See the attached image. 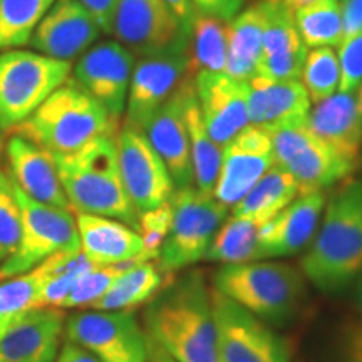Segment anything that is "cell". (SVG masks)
<instances>
[{"instance_id":"cell-5","label":"cell","mask_w":362,"mask_h":362,"mask_svg":"<svg viewBox=\"0 0 362 362\" xmlns=\"http://www.w3.org/2000/svg\"><path fill=\"white\" fill-rule=\"evenodd\" d=\"M211 288L272 327L291 322L307 296L305 277L300 269L282 262L257 260L221 265L214 274Z\"/></svg>"},{"instance_id":"cell-39","label":"cell","mask_w":362,"mask_h":362,"mask_svg":"<svg viewBox=\"0 0 362 362\" xmlns=\"http://www.w3.org/2000/svg\"><path fill=\"white\" fill-rule=\"evenodd\" d=\"M133 264L136 262L119 265H99L96 269L86 272L83 277H79L78 282L74 284L64 304H62V309H83V307L89 309L94 302H98L104 293L110 291L112 284Z\"/></svg>"},{"instance_id":"cell-42","label":"cell","mask_w":362,"mask_h":362,"mask_svg":"<svg viewBox=\"0 0 362 362\" xmlns=\"http://www.w3.org/2000/svg\"><path fill=\"white\" fill-rule=\"evenodd\" d=\"M342 362H362V319L351 320L342 330Z\"/></svg>"},{"instance_id":"cell-38","label":"cell","mask_w":362,"mask_h":362,"mask_svg":"<svg viewBox=\"0 0 362 362\" xmlns=\"http://www.w3.org/2000/svg\"><path fill=\"white\" fill-rule=\"evenodd\" d=\"M39 288L40 275L35 269L0 284V320L13 322L17 317L37 307Z\"/></svg>"},{"instance_id":"cell-6","label":"cell","mask_w":362,"mask_h":362,"mask_svg":"<svg viewBox=\"0 0 362 362\" xmlns=\"http://www.w3.org/2000/svg\"><path fill=\"white\" fill-rule=\"evenodd\" d=\"M72 64L34 51L0 52V131H16L71 78Z\"/></svg>"},{"instance_id":"cell-11","label":"cell","mask_w":362,"mask_h":362,"mask_svg":"<svg viewBox=\"0 0 362 362\" xmlns=\"http://www.w3.org/2000/svg\"><path fill=\"white\" fill-rule=\"evenodd\" d=\"M188 37L180 33L166 47L143 56L134 64L124 110V123L143 129L188 76Z\"/></svg>"},{"instance_id":"cell-18","label":"cell","mask_w":362,"mask_h":362,"mask_svg":"<svg viewBox=\"0 0 362 362\" xmlns=\"http://www.w3.org/2000/svg\"><path fill=\"white\" fill-rule=\"evenodd\" d=\"M103 30L78 0H56L35 27L29 45L35 52L71 62L93 47Z\"/></svg>"},{"instance_id":"cell-37","label":"cell","mask_w":362,"mask_h":362,"mask_svg":"<svg viewBox=\"0 0 362 362\" xmlns=\"http://www.w3.org/2000/svg\"><path fill=\"white\" fill-rule=\"evenodd\" d=\"M22 233V214L11 175L0 170V265L17 250Z\"/></svg>"},{"instance_id":"cell-25","label":"cell","mask_w":362,"mask_h":362,"mask_svg":"<svg viewBox=\"0 0 362 362\" xmlns=\"http://www.w3.org/2000/svg\"><path fill=\"white\" fill-rule=\"evenodd\" d=\"M312 107L300 79L274 81L253 76L248 81V121L260 128L304 121Z\"/></svg>"},{"instance_id":"cell-47","label":"cell","mask_w":362,"mask_h":362,"mask_svg":"<svg viewBox=\"0 0 362 362\" xmlns=\"http://www.w3.org/2000/svg\"><path fill=\"white\" fill-rule=\"evenodd\" d=\"M165 2L168 4L171 12L175 13L176 21H178V24H180V29L183 30L185 34H188L194 13H197L192 0H165Z\"/></svg>"},{"instance_id":"cell-1","label":"cell","mask_w":362,"mask_h":362,"mask_svg":"<svg viewBox=\"0 0 362 362\" xmlns=\"http://www.w3.org/2000/svg\"><path fill=\"white\" fill-rule=\"evenodd\" d=\"M149 342L176 362H218L211 287L193 269L171 277L144 310Z\"/></svg>"},{"instance_id":"cell-3","label":"cell","mask_w":362,"mask_h":362,"mask_svg":"<svg viewBox=\"0 0 362 362\" xmlns=\"http://www.w3.org/2000/svg\"><path fill=\"white\" fill-rule=\"evenodd\" d=\"M116 134H101L76 151L52 156L72 211L106 216L138 230L139 215L121 180Z\"/></svg>"},{"instance_id":"cell-41","label":"cell","mask_w":362,"mask_h":362,"mask_svg":"<svg viewBox=\"0 0 362 362\" xmlns=\"http://www.w3.org/2000/svg\"><path fill=\"white\" fill-rule=\"evenodd\" d=\"M339 66H341V84L339 90L342 93H357L362 84V29L349 37L342 39L337 45Z\"/></svg>"},{"instance_id":"cell-33","label":"cell","mask_w":362,"mask_h":362,"mask_svg":"<svg viewBox=\"0 0 362 362\" xmlns=\"http://www.w3.org/2000/svg\"><path fill=\"white\" fill-rule=\"evenodd\" d=\"M293 19L307 49H336L342 42L344 21L339 0H310L293 11Z\"/></svg>"},{"instance_id":"cell-50","label":"cell","mask_w":362,"mask_h":362,"mask_svg":"<svg viewBox=\"0 0 362 362\" xmlns=\"http://www.w3.org/2000/svg\"><path fill=\"white\" fill-rule=\"evenodd\" d=\"M356 98H357V111H359V119L362 126V84L359 86V89H357Z\"/></svg>"},{"instance_id":"cell-2","label":"cell","mask_w":362,"mask_h":362,"mask_svg":"<svg viewBox=\"0 0 362 362\" xmlns=\"http://www.w3.org/2000/svg\"><path fill=\"white\" fill-rule=\"evenodd\" d=\"M300 272L317 291H344L362 274V180L347 178L325 202Z\"/></svg>"},{"instance_id":"cell-28","label":"cell","mask_w":362,"mask_h":362,"mask_svg":"<svg viewBox=\"0 0 362 362\" xmlns=\"http://www.w3.org/2000/svg\"><path fill=\"white\" fill-rule=\"evenodd\" d=\"M185 123H187L189 156H192L193 183L198 192L214 194L221 166V146L210 138L194 96L193 79L189 81L185 96Z\"/></svg>"},{"instance_id":"cell-29","label":"cell","mask_w":362,"mask_h":362,"mask_svg":"<svg viewBox=\"0 0 362 362\" xmlns=\"http://www.w3.org/2000/svg\"><path fill=\"white\" fill-rule=\"evenodd\" d=\"M300 194L297 181L287 171L274 165L250 188L237 205L232 206L233 216H242L264 225Z\"/></svg>"},{"instance_id":"cell-52","label":"cell","mask_w":362,"mask_h":362,"mask_svg":"<svg viewBox=\"0 0 362 362\" xmlns=\"http://www.w3.org/2000/svg\"><path fill=\"white\" fill-rule=\"evenodd\" d=\"M11 324L12 322H2V320H0V339H2V336L6 334V330L8 329V325Z\"/></svg>"},{"instance_id":"cell-14","label":"cell","mask_w":362,"mask_h":362,"mask_svg":"<svg viewBox=\"0 0 362 362\" xmlns=\"http://www.w3.org/2000/svg\"><path fill=\"white\" fill-rule=\"evenodd\" d=\"M133 69V52L117 40H104L79 57L71 79L119 121L124 116Z\"/></svg>"},{"instance_id":"cell-32","label":"cell","mask_w":362,"mask_h":362,"mask_svg":"<svg viewBox=\"0 0 362 362\" xmlns=\"http://www.w3.org/2000/svg\"><path fill=\"white\" fill-rule=\"evenodd\" d=\"M260 226L262 225L255 221L242 218V216H226L211 240L203 260L221 265L257 262L259 260Z\"/></svg>"},{"instance_id":"cell-8","label":"cell","mask_w":362,"mask_h":362,"mask_svg":"<svg viewBox=\"0 0 362 362\" xmlns=\"http://www.w3.org/2000/svg\"><path fill=\"white\" fill-rule=\"evenodd\" d=\"M275 165L297 181L300 193L324 192L351 178L357 165L337 155L307 126V119L267 129Z\"/></svg>"},{"instance_id":"cell-34","label":"cell","mask_w":362,"mask_h":362,"mask_svg":"<svg viewBox=\"0 0 362 362\" xmlns=\"http://www.w3.org/2000/svg\"><path fill=\"white\" fill-rule=\"evenodd\" d=\"M56 0H0V52L29 44Z\"/></svg>"},{"instance_id":"cell-7","label":"cell","mask_w":362,"mask_h":362,"mask_svg":"<svg viewBox=\"0 0 362 362\" xmlns=\"http://www.w3.org/2000/svg\"><path fill=\"white\" fill-rule=\"evenodd\" d=\"M171 226L158 252L163 270H185L205 259L220 225L228 216V208L214 194L198 192L194 187L176 188L171 197Z\"/></svg>"},{"instance_id":"cell-15","label":"cell","mask_w":362,"mask_h":362,"mask_svg":"<svg viewBox=\"0 0 362 362\" xmlns=\"http://www.w3.org/2000/svg\"><path fill=\"white\" fill-rule=\"evenodd\" d=\"M275 165L269 131L248 124L221 148V166L214 197L232 208Z\"/></svg>"},{"instance_id":"cell-53","label":"cell","mask_w":362,"mask_h":362,"mask_svg":"<svg viewBox=\"0 0 362 362\" xmlns=\"http://www.w3.org/2000/svg\"><path fill=\"white\" fill-rule=\"evenodd\" d=\"M2 146H4V144H2V131H0V151H2Z\"/></svg>"},{"instance_id":"cell-27","label":"cell","mask_w":362,"mask_h":362,"mask_svg":"<svg viewBox=\"0 0 362 362\" xmlns=\"http://www.w3.org/2000/svg\"><path fill=\"white\" fill-rule=\"evenodd\" d=\"M171 277L173 275L163 270L158 262H136L89 309L133 310L151 300Z\"/></svg>"},{"instance_id":"cell-17","label":"cell","mask_w":362,"mask_h":362,"mask_svg":"<svg viewBox=\"0 0 362 362\" xmlns=\"http://www.w3.org/2000/svg\"><path fill=\"white\" fill-rule=\"evenodd\" d=\"M180 29L165 0H117L111 34L133 56H148L166 47Z\"/></svg>"},{"instance_id":"cell-45","label":"cell","mask_w":362,"mask_h":362,"mask_svg":"<svg viewBox=\"0 0 362 362\" xmlns=\"http://www.w3.org/2000/svg\"><path fill=\"white\" fill-rule=\"evenodd\" d=\"M342 8L344 39L362 29V0H339Z\"/></svg>"},{"instance_id":"cell-26","label":"cell","mask_w":362,"mask_h":362,"mask_svg":"<svg viewBox=\"0 0 362 362\" xmlns=\"http://www.w3.org/2000/svg\"><path fill=\"white\" fill-rule=\"evenodd\" d=\"M264 2L257 0L228 22L225 74L230 78L248 83L257 74L264 44Z\"/></svg>"},{"instance_id":"cell-16","label":"cell","mask_w":362,"mask_h":362,"mask_svg":"<svg viewBox=\"0 0 362 362\" xmlns=\"http://www.w3.org/2000/svg\"><path fill=\"white\" fill-rule=\"evenodd\" d=\"M193 88L203 123L210 138L223 148L248 121V83L225 72L200 71L193 74Z\"/></svg>"},{"instance_id":"cell-46","label":"cell","mask_w":362,"mask_h":362,"mask_svg":"<svg viewBox=\"0 0 362 362\" xmlns=\"http://www.w3.org/2000/svg\"><path fill=\"white\" fill-rule=\"evenodd\" d=\"M56 362H103V361H99L96 356L90 354L89 351H86L84 347L78 346V344L66 341L62 344L61 351H59Z\"/></svg>"},{"instance_id":"cell-35","label":"cell","mask_w":362,"mask_h":362,"mask_svg":"<svg viewBox=\"0 0 362 362\" xmlns=\"http://www.w3.org/2000/svg\"><path fill=\"white\" fill-rule=\"evenodd\" d=\"M300 81L309 94L310 103L317 104L336 94L341 84V66L334 47H315L307 51Z\"/></svg>"},{"instance_id":"cell-44","label":"cell","mask_w":362,"mask_h":362,"mask_svg":"<svg viewBox=\"0 0 362 362\" xmlns=\"http://www.w3.org/2000/svg\"><path fill=\"white\" fill-rule=\"evenodd\" d=\"M78 2L94 17L103 34H111L112 16H115L117 0H78Z\"/></svg>"},{"instance_id":"cell-40","label":"cell","mask_w":362,"mask_h":362,"mask_svg":"<svg viewBox=\"0 0 362 362\" xmlns=\"http://www.w3.org/2000/svg\"><path fill=\"white\" fill-rule=\"evenodd\" d=\"M171 216H173V211H171L170 202L139 215L138 232L141 235L144 252H146L149 260L158 259L161 243L165 242L166 235L170 232Z\"/></svg>"},{"instance_id":"cell-20","label":"cell","mask_w":362,"mask_h":362,"mask_svg":"<svg viewBox=\"0 0 362 362\" xmlns=\"http://www.w3.org/2000/svg\"><path fill=\"white\" fill-rule=\"evenodd\" d=\"M325 192L300 193L291 205L260 226L259 260L296 255L314 238L322 216Z\"/></svg>"},{"instance_id":"cell-23","label":"cell","mask_w":362,"mask_h":362,"mask_svg":"<svg viewBox=\"0 0 362 362\" xmlns=\"http://www.w3.org/2000/svg\"><path fill=\"white\" fill-rule=\"evenodd\" d=\"M81 250L96 265L149 262L138 230L99 215L76 214Z\"/></svg>"},{"instance_id":"cell-43","label":"cell","mask_w":362,"mask_h":362,"mask_svg":"<svg viewBox=\"0 0 362 362\" xmlns=\"http://www.w3.org/2000/svg\"><path fill=\"white\" fill-rule=\"evenodd\" d=\"M194 11L230 22L242 8L243 0H192Z\"/></svg>"},{"instance_id":"cell-19","label":"cell","mask_w":362,"mask_h":362,"mask_svg":"<svg viewBox=\"0 0 362 362\" xmlns=\"http://www.w3.org/2000/svg\"><path fill=\"white\" fill-rule=\"evenodd\" d=\"M66 315L56 307H34L17 317L0 339V362H56Z\"/></svg>"},{"instance_id":"cell-13","label":"cell","mask_w":362,"mask_h":362,"mask_svg":"<svg viewBox=\"0 0 362 362\" xmlns=\"http://www.w3.org/2000/svg\"><path fill=\"white\" fill-rule=\"evenodd\" d=\"M121 180L138 215L171 200L175 181L141 129L123 123L116 134Z\"/></svg>"},{"instance_id":"cell-24","label":"cell","mask_w":362,"mask_h":362,"mask_svg":"<svg viewBox=\"0 0 362 362\" xmlns=\"http://www.w3.org/2000/svg\"><path fill=\"white\" fill-rule=\"evenodd\" d=\"M307 126L317 138L347 161L359 165L362 155V126L357 111L356 93H342L314 104L307 116Z\"/></svg>"},{"instance_id":"cell-36","label":"cell","mask_w":362,"mask_h":362,"mask_svg":"<svg viewBox=\"0 0 362 362\" xmlns=\"http://www.w3.org/2000/svg\"><path fill=\"white\" fill-rule=\"evenodd\" d=\"M262 2L265 8L262 57L280 56V54L293 52L298 49H307L297 30L293 11L279 2H269V0H262Z\"/></svg>"},{"instance_id":"cell-49","label":"cell","mask_w":362,"mask_h":362,"mask_svg":"<svg viewBox=\"0 0 362 362\" xmlns=\"http://www.w3.org/2000/svg\"><path fill=\"white\" fill-rule=\"evenodd\" d=\"M269 2H279L282 4V6L291 8V11H296V8L305 6L307 2H310V0H269Z\"/></svg>"},{"instance_id":"cell-10","label":"cell","mask_w":362,"mask_h":362,"mask_svg":"<svg viewBox=\"0 0 362 362\" xmlns=\"http://www.w3.org/2000/svg\"><path fill=\"white\" fill-rule=\"evenodd\" d=\"M218 362H291L292 346L270 324L211 288Z\"/></svg>"},{"instance_id":"cell-4","label":"cell","mask_w":362,"mask_h":362,"mask_svg":"<svg viewBox=\"0 0 362 362\" xmlns=\"http://www.w3.org/2000/svg\"><path fill=\"white\" fill-rule=\"evenodd\" d=\"M119 121L71 78L57 88L13 133L52 155L76 151L101 134H116Z\"/></svg>"},{"instance_id":"cell-51","label":"cell","mask_w":362,"mask_h":362,"mask_svg":"<svg viewBox=\"0 0 362 362\" xmlns=\"http://www.w3.org/2000/svg\"><path fill=\"white\" fill-rule=\"evenodd\" d=\"M357 300L362 307V274L357 277Z\"/></svg>"},{"instance_id":"cell-54","label":"cell","mask_w":362,"mask_h":362,"mask_svg":"<svg viewBox=\"0 0 362 362\" xmlns=\"http://www.w3.org/2000/svg\"><path fill=\"white\" fill-rule=\"evenodd\" d=\"M361 163H362V155H361Z\"/></svg>"},{"instance_id":"cell-48","label":"cell","mask_w":362,"mask_h":362,"mask_svg":"<svg viewBox=\"0 0 362 362\" xmlns=\"http://www.w3.org/2000/svg\"><path fill=\"white\" fill-rule=\"evenodd\" d=\"M148 362H176L171 359L168 354H165L160 347L153 346L151 344V351H149V361Z\"/></svg>"},{"instance_id":"cell-21","label":"cell","mask_w":362,"mask_h":362,"mask_svg":"<svg viewBox=\"0 0 362 362\" xmlns=\"http://www.w3.org/2000/svg\"><path fill=\"white\" fill-rule=\"evenodd\" d=\"M192 79L193 74H189L141 129L165 161L176 188L194 187L188 131L185 123V96Z\"/></svg>"},{"instance_id":"cell-30","label":"cell","mask_w":362,"mask_h":362,"mask_svg":"<svg viewBox=\"0 0 362 362\" xmlns=\"http://www.w3.org/2000/svg\"><path fill=\"white\" fill-rule=\"evenodd\" d=\"M96 267L99 265L94 264L83 250L54 253L35 267L40 275L37 307L62 309V304L79 277Z\"/></svg>"},{"instance_id":"cell-31","label":"cell","mask_w":362,"mask_h":362,"mask_svg":"<svg viewBox=\"0 0 362 362\" xmlns=\"http://www.w3.org/2000/svg\"><path fill=\"white\" fill-rule=\"evenodd\" d=\"M187 37L192 74H197L200 71L225 72L226 49H228V22L197 12Z\"/></svg>"},{"instance_id":"cell-12","label":"cell","mask_w":362,"mask_h":362,"mask_svg":"<svg viewBox=\"0 0 362 362\" xmlns=\"http://www.w3.org/2000/svg\"><path fill=\"white\" fill-rule=\"evenodd\" d=\"M66 341L103 362H148L151 342L133 310H89L66 319Z\"/></svg>"},{"instance_id":"cell-22","label":"cell","mask_w":362,"mask_h":362,"mask_svg":"<svg viewBox=\"0 0 362 362\" xmlns=\"http://www.w3.org/2000/svg\"><path fill=\"white\" fill-rule=\"evenodd\" d=\"M6 155L8 163L7 173L22 193L39 203L71 210L59 181L52 153L24 136L13 133L7 141Z\"/></svg>"},{"instance_id":"cell-9","label":"cell","mask_w":362,"mask_h":362,"mask_svg":"<svg viewBox=\"0 0 362 362\" xmlns=\"http://www.w3.org/2000/svg\"><path fill=\"white\" fill-rule=\"evenodd\" d=\"M17 198L22 214L21 242L11 259L0 265V280L27 274L54 253L81 250L78 223L72 210L35 202L19 188Z\"/></svg>"}]
</instances>
